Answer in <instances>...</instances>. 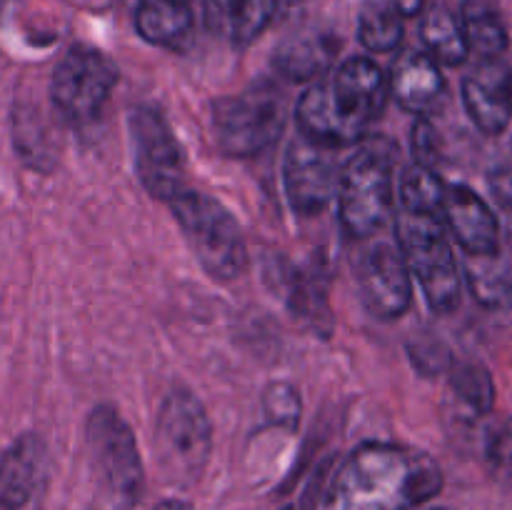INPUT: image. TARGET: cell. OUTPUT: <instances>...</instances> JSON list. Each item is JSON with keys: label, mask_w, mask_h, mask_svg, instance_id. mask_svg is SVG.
Returning a JSON list of instances; mask_svg holds the SVG:
<instances>
[{"label": "cell", "mask_w": 512, "mask_h": 510, "mask_svg": "<svg viewBox=\"0 0 512 510\" xmlns=\"http://www.w3.org/2000/svg\"><path fill=\"white\" fill-rule=\"evenodd\" d=\"M390 8L400 15V18H415L428 10V0H390Z\"/></svg>", "instance_id": "32"}, {"label": "cell", "mask_w": 512, "mask_h": 510, "mask_svg": "<svg viewBox=\"0 0 512 510\" xmlns=\"http://www.w3.org/2000/svg\"><path fill=\"white\" fill-rule=\"evenodd\" d=\"M410 145H413V158L418 165H425V168H433L443 158V143H440L438 130L433 128L428 118H418L413 123V138H410Z\"/></svg>", "instance_id": "30"}, {"label": "cell", "mask_w": 512, "mask_h": 510, "mask_svg": "<svg viewBox=\"0 0 512 510\" xmlns=\"http://www.w3.org/2000/svg\"><path fill=\"white\" fill-rule=\"evenodd\" d=\"M403 18L385 3H368L360 10L358 38L370 53H393L403 43Z\"/></svg>", "instance_id": "25"}, {"label": "cell", "mask_w": 512, "mask_h": 510, "mask_svg": "<svg viewBox=\"0 0 512 510\" xmlns=\"http://www.w3.org/2000/svg\"><path fill=\"white\" fill-rule=\"evenodd\" d=\"M443 223L453 233L465 255H500L498 215L483 195L463 183L448 185L443 205Z\"/></svg>", "instance_id": "15"}, {"label": "cell", "mask_w": 512, "mask_h": 510, "mask_svg": "<svg viewBox=\"0 0 512 510\" xmlns=\"http://www.w3.org/2000/svg\"><path fill=\"white\" fill-rule=\"evenodd\" d=\"M153 445L168 483H198L213 453V423L193 390L175 388L165 395L155 415Z\"/></svg>", "instance_id": "7"}, {"label": "cell", "mask_w": 512, "mask_h": 510, "mask_svg": "<svg viewBox=\"0 0 512 510\" xmlns=\"http://www.w3.org/2000/svg\"><path fill=\"white\" fill-rule=\"evenodd\" d=\"M465 283L480 305L505 310L512 305V273L500 255H465Z\"/></svg>", "instance_id": "22"}, {"label": "cell", "mask_w": 512, "mask_h": 510, "mask_svg": "<svg viewBox=\"0 0 512 510\" xmlns=\"http://www.w3.org/2000/svg\"><path fill=\"white\" fill-rule=\"evenodd\" d=\"M395 160L398 145L393 140L370 138L363 140L353 158L340 168L335 198L340 223L350 238H375L393 218Z\"/></svg>", "instance_id": "3"}, {"label": "cell", "mask_w": 512, "mask_h": 510, "mask_svg": "<svg viewBox=\"0 0 512 510\" xmlns=\"http://www.w3.org/2000/svg\"><path fill=\"white\" fill-rule=\"evenodd\" d=\"M275 15H280L275 0H203L205 28L240 48L260 38Z\"/></svg>", "instance_id": "18"}, {"label": "cell", "mask_w": 512, "mask_h": 510, "mask_svg": "<svg viewBox=\"0 0 512 510\" xmlns=\"http://www.w3.org/2000/svg\"><path fill=\"white\" fill-rule=\"evenodd\" d=\"M415 510H450V508H415Z\"/></svg>", "instance_id": "36"}, {"label": "cell", "mask_w": 512, "mask_h": 510, "mask_svg": "<svg viewBox=\"0 0 512 510\" xmlns=\"http://www.w3.org/2000/svg\"><path fill=\"white\" fill-rule=\"evenodd\" d=\"M340 53V38L330 30H298L275 48L273 65L283 78L295 83L320 80L333 70Z\"/></svg>", "instance_id": "17"}, {"label": "cell", "mask_w": 512, "mask_h": 510, "mask_svg": "<svg viewBox=\"0 0 512 510\" xmlns=\"http://www.w3.org/2000/svg\"><path fill=\"white\" fill-rule=\"evenodd\" d=\"M353 270L355 288L373 318L390 323L408 313L413 303V275L398 238L375 235L365 240Z\"/></svg>", "instance_id": "11"}, {"label": "cell", "mask_w": 512, "mask_h": 510, "mask_svg": "<svg viewBox=\"0 0 512 510\" xmlns=\"http://www.w3.org/2000/svg\"><path fill=\"white\" fill-rule=\"evenodd\" d=\"M40 110L33 105H23L13 108V140L18 148L20 158L30 165L33 170H53L58 150H55L53 138H50L48 128H45Z\"/></svg>", "instance_id": "23"}, {"label": "cell", "mask_w": 512, "mask_h": 510, "mask_svg": "<svg viewBox=\"0 0 512 510\" xmlns=\"http://www.w3.org/2000/svg\"><path fill=\"white\" fill-rule=\"evenodd\" d=\"M440 490L443 470L425 450L370 440L338 465L323 510H415Z\"/></svg>", "instance_id": "1"}, {"label": "cell", "mask_w": 512, "mask_h": 510, "mask_svg": "<svg viewBox=\"0 0 512 510\" xmlns=\"http://www.w3.org/2000/svg\"><path fill=\"white\" fill-rule=\"evenodd\" d=\"M275 3H278L280 13H283V10H290V8H295V5H300L303 0H275Z\"/></svg>", "instance_id": "34"}, {"label": "cell", "mask_w": 512, "mask_h": 510, "mask_svg": "<svg viewBox=\"0 0 512 510\" xmlns=\"http://www.w3.org/2000/svg\"><path fill=\"white\" fill-rule=\"evenodd\" d=\"M263 410L270 423L290 430L298 428L300 415H303V403H300L298 388L290 383H283V380L270 383L263 393Z\"/></svg>", "instance_id": "28"}, {"label": "cell", "mask_w": 512, "mask_h": 510, "mask_svg": "<svg viewBox=\"0 0 512 510\" xmlns=\"http://www.w3.org/2000/svg\"><path fill=\"white\" fill-rule=\"evenodd\" d=\"M420 38H423L425 53H428L438 65L458 68V65H463L470 55L468 40H465L460 20L455 18L448 8H440V5L428 8L423 13Z\"/></svg>", "instance_id": "20"}, {"label": "cell", "mask_w": 512, "mask_h": 510, "mask_svg": "<svg viewBox=\"0 0 512 510\" xmlns=\"http://www.w3.org/2000/svg\"><path fill=\"white\" fill-rule=\"evenodd\" d=\"M288 123V103L278 83L263 78L213 103V140L228 158H255L273 148Z\"/></svg>", "instance_id": "5"}, {"label": "cell", "mask_w": 512, "mask_h": 510, "mask_svg": "<svg viewBox=\"0 0 512 510\" xmlns=\"http://www.w3.org/2000/svg\"><path fill=\"white\" fill-rule=\"evenodd\" d=\"M135 175L153 198L170 203L183 193L185 155L168 120L153 105H135L128 115Z\"/></svg>", "instance_id": "10"}, {"label": "cell", "mask_w": 512, "mask_h": 510, "mask_svg": "<svg viewBox=\"0 0 512 510\" xmlns=\"http://www.w3.org/2000/svg\"><path fill=\"white\" fill-rule=\"evenodd\" d=\"M340 168L333 148L303 138L293 140L283 160V185L290 208L303 218L320 215L338 195Z\"/></svg>", "instance_id": "12"}, {"label": "cell", "mask_w": 512, "mask_h": 510, "mask_svg": "<svg viewBox=\"0 0 512 510\" xmlns=\"http://www.w3.org/2000/svg\"><path fill=\"white\" fill-rule=\"evenodd\" d=\"M155 510H193V508H190V503H185V500L170 498V500H163L160 505H155Z\"/></svg>", "instance_id": "33"}, {"label": "cell", "mask_w": 512, "mask_h": 510, "mask_svg": "<svg viewBox=\"0 0 512 510\" xmlns=\"http://www.w3.org/2000/svg\"><path fill=\"white\" fill-rule=\"evenodd\" d=\"M118 85V65L93 45H70L50 78V98L60 118L90 125L103 115Z\"/></svg>", "instance_id": "9"}, {"label": "cell", "mask_w": 512, "mask_h": 510, "mask_svg": "<svg viewBox=\"0 0 512 510\" xmlns=\"http://www.w3.org/2000/svg\"><path fill=\"white\" fill-rule=\"evenodd\" d=\"M395 238L430 310L438 315L455 313L463 300V275L443 223L418 215H400Z\"/></svg>", "instance_id": "8"}, {"label": "cell", "mask_w": 512, "mask_h": 510, "mask_svg": "<svg viewBox=\"0 0 512 510\" xmlns=\"http://www.w3.org/2000/svg\"><path fill=\"white\" fill-rule=\"evenodd\" d=\"M465 113L483 135L498 138L512 123V65L505 58H480L460 85Z\"/></svg>", "instance_id": "14"}, {"label": "cell", "mask_w": 512, "mask_h": 510, "mask_svg": "<svg viewBox=\"0 0 512 510\" xmlns=\"http://www.w3.org/2000/svg\"><path fill=\"white\" fill-rule=\"evenodd\" d=\"M460 25H463L470 53H475L478 58H503L510 45L508 28L493 10L483 8V5H468Z\"/></svg>", "instance_id": "24"}, {"label": "cell", "mask_w": 512, "mask_h": 510, "mask_svg": "<svg viewBox=\"0 0 512 510\" xmlns=\"http://www.w3.org/2000/svg\"><path fill=\"white\" fill-rule=\"evenodd\" d=\"M388 75L370 58H348L315 80L295 105L300 135L325 148H348L368 138L388 105Z\"/></svg>", "instance_id": "2"}, {"label": "cell", "mask_w": 512, "mask_h": 510, "mask_svg": "<svg viewBox=\"0 0 512 510\" xmlns=\"http://www.w3.org/2000/svg\"><path fill=\"white\" fill-rule=\"evenodd\" d=\"M445 190L448 185L433 168L418 163L408 165L398 178V200L403 215H418V218H433L443 223Z\"/></svg>", "instance_id": "21"}, {"label": "cell", "mask_w": 512, "mask_h": 510, "mask_svg": "<svg viewBox=\"0 0 512 510\" xmlns=\"http://www.w3.org/2000/svg\"><path fill=\"white\" fill-rule=\"evenodd\" d=\"M450 388L460 403L478 415H488L495 405V385L488 370L475 363H460L450 370Z\"/></svg>", "instance_id": "27"}, {"label": "cell", "mask_w": 512, "mask_h": 510, "mask_svg": "<svg viewBox=\"0 0 512 510\" xmlns=\"http://www.w3.org/2000/svg\"><path fill=\"white\" fill-rule=\"evenodd\" d=\"M10 3H13V0H0V15H3V10H5V8H8V5H10Z\"/></svg>", "instance_id": "35"}, {"label": "cell", "mask_w": 512, "mask_h": 510, "mask_svg": "<svg viewBox=\"0 0 512 510\" xmlns=\"http://www.w3.org/2000/svg\"><path fill=\"white\" fill-rule=\"evenodd\" d=\"M50 450L35 433H23L0 453V510H43L50 488Z\"/></svg>", "instance_id": "13"}, {"label": "cell", "mask_w": 512, "mask_h": 510, "mask_svg": "<svg viewBox=\"0 0 512 510\" xmlns=\"http://www.w3.org/2000/svg\"><path fill=\"white\" fill-rule=\"evenodd\" d=\"M285 280H288L285 298H288L290 310L300 318H308L313 325H318L320 320L330 325L328 298H325V285L318 270L295 268Z\"/></svg>", "instance_id": "26"}, {"label": "cell", "mask_w": 512, "mask_h": 510, "mask_svg": "<svg viewBox=\"0 0 512 510\" xmlns=\"http://www.w3.org/2000/svg\"><path fill=\"white\" fill-rule=\"evenodd\" d=\"M485 458L495 473L512 480V418L490 428L485 440Z\"/></svg>", "instance_id": "29"}, {"label": "cell", "mask_w": 512, "mask_h": 510, "mask_svg": "<svg viewBox=\"0 0 512 510\" xmlns=\"http://www.w3.org/2000/svg\"><path fill=\"white\" fill-rule=\"evenodd\" d=\"M488 185L500 205L512 208V148L490 168Z\"/></svg>", "instance_id": "31"}, {"label": "cell", "mask_w": 512, "mask_h": 510, "mask_svg": "<svg viewBox=\"0 0 512 510\" xmlns=\"http://www.w3.org/2000/svg\"><path fill=\"white\" fill-rule=\"evenodd\" d=\"M90 470L100 495V510H133L145 485L138 440L113 405L90 410L85 423Z\"/></svg>", "instance_id": "4"}, {"label": "cell", "mask_w": 512, "mask_h": 510, "mask_svg": "<svg viewBox=\"0 0 512 510\" xmlns=\"http://www.w3.org/2000/svg\"><path fill=\"white\" fill-rule=\"evenodd\" d=\"M195 15L190 0H140L135 30L150 45L183 50L193 38Z\"/></svg>", "instance_id": "19"}, {"label": "cell", "mask_w": 512, "mask_h": 510, "mask_svg": "<svg viewBox=\"0 0 512 510\" xmlns=\"http://www.w3.org/2000/svg\"><path fill=\"white\" fill-rule=\"evenodd\" d=\"M175 223L205 273L218 283H233L248 268V245L238 220L220 200L185 188L170 200Z\"/></svg>", "instance_id": "6"}, {"label": "cell", "mask_w": 512, "mask_h": 510, "mask_svg": "<svg viewBox=\"0 0 512 510\" xmlns=\"http://www.w3.org/2000/svg\"><path fill=\"white\" fill-rule=\"evenodd\" d=\"M390 98L408 113L425 118L445 98V78L440 65L423 50H408L393 63L388 78Z\"/></svg>", "instance_id": "16"}]
</instances>
